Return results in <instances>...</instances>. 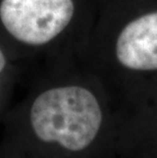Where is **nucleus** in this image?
Wrapping results in <instances>:
<instances>
[{
  "label": "nucleus",
  "mask_w": 157,
  "mask_h": 158,
  "mask_svg": "<svg viewBox=\"0 0 157 158\" xmlns=\"http://www.w3.org/2000/svg\"><path fill=\"white\" fill-rule=\"evenodd\" d=\"M30 120L38 139L78 154L94 145L101 132L104 114L91 90L68 85L40 94L32 104Z\"/></svg>",
  "instance_id": "obj_1"
},
{
  "label": "nucleus",
  "mask_w": 157,
  "mask_h": 158,
  "mask_svg": "<svg viewBox=\"0 0 157 158\" xmlns=\"http://www.w3.org/2000/svg\"><path fill=\"white\" fill-rule=\"evenodd\" d=\"M75 15L73 0H1L0 22L16 41L42 46L66 29Z\"/></svg>",
  "instance_id": "obj_2"
},
{
  "label": "nucleus",
  "mask_w": 157,
  "mask_h": 158,
  "mask_svg": "<svg viewBox=\"0 0 157 158\" xmlns=\"http://www.w3.org/2000/svg\"><path fill=\"white\" fill-rule=\"evenodd\" d=\"M115 56L128 69L157 70V11L133 19L122 30L115 42Z\"/></svg>",
  "instance_id": "obj_3"
},
{
  "label": "nucleus",
  "mask_w": 157,
  "mask_h": 158,
  "mask_svg": "<svg viewBox=\"0 0 157 158\" xmlns=\"http://www.w3.org/2000/svg\"><path fill=\"white\" fill-rule=\"evenodd\" d=\"M6 68V57L1 49H0V73Z\"/></svg>",
  "instance_id": "obj_4"
},
{
  "label": "nucleus",
  "mask_w": 157,
  "mask_h": 158,
  "mask_svg": "<svg viewBox=\"0 0 157 158\" xmlns=\"http://www.w3.org/2000/svg\"><path fill=\"white\" fill-rule=\"evenodd\" d=\"M153 158H157V153L155 154V155H154V157H153Z\"/></svg>",
  "instance_id": "obj_5"
}]
</instances>
